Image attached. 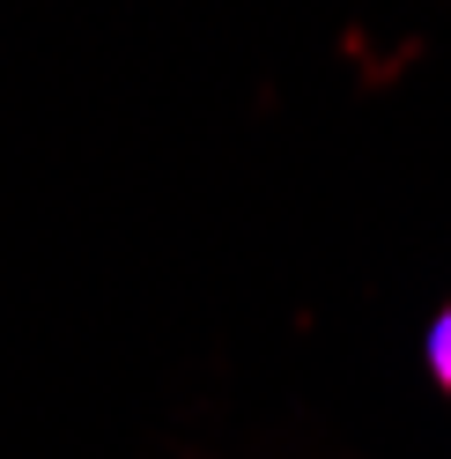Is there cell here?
<instances>
[{
    "label": "cell",
    "mask_w": 451,
    "mask_h": 459,
    "mask_svg": "<svg viewBox=\"0 0 451 459\" xmlns=\"http://www.w3.org/2000/svg\"><path fill=\"white\" fill-rule=\"evenodd\" d=\"M430 370H437V385L451 393V311H444V319L430 326Z\"/></svg>",
    "instance_id": "obj_1"
}]
</instances>
